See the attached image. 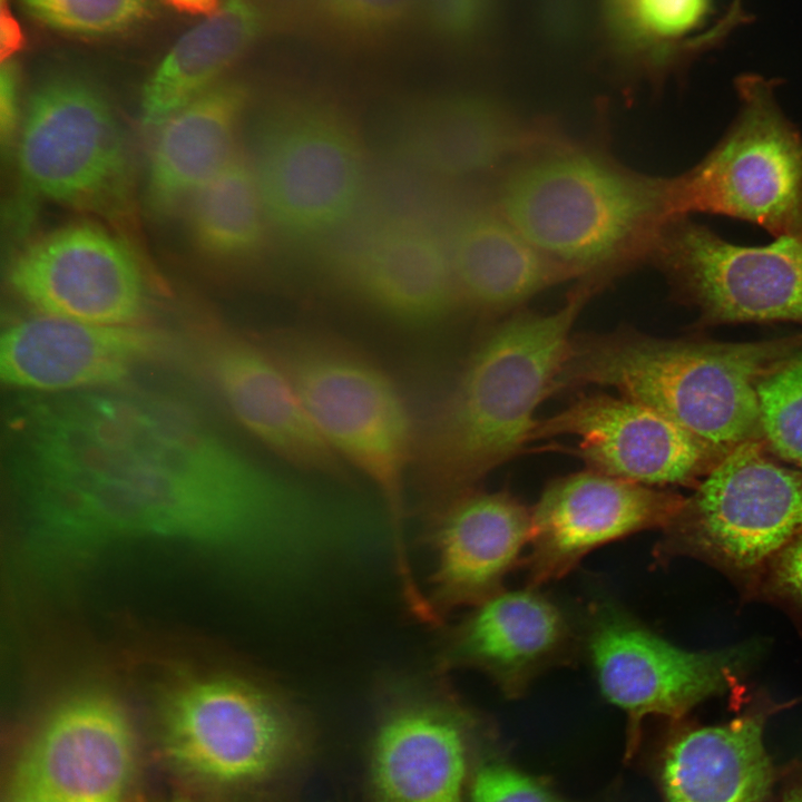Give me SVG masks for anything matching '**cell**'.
<instances>
[{
    "label": "cell",
    "mask_w": 802,
    "mask_h": 802,
    "mask_svg": "<svg viewBox=\"0 0 802 802\" xmlns=\"http://www.w3.org/2000/svg\"><path fill=\"white\" fill-rule=\"evenodd\" d=\"M8 472L43 549L111 541L217 547L299 538L314 491L168 398L117 385L48 394L9 422Z\"/></svg>",
    "instance_id": "obj_1"
},
{
    "label": "cell",
    "mask_w": 802,
    "mask_h": 802,
    "mask_svg": "<svg viewBox=\"0 0 802 802\" xmlns=\"http://www.w3.org/2000/svg\"><path fill=\"white\" fill-rule=\"evenodd\" d=\"M602 283L586 277L558 310L516 314L473 349L418 434L414 464L436 507L532 441L536 410L554 392L570 331Z\"/></svg>",
    "instance_id": "obj_2"
},
{
    "label": "cell",
    "mask_w": 802,
    "mask_h": 802,
    "mask_svg": "<svg viewBox=\"0 0 802 802\" xmlns=\"http://www.w3.org/2000/svg\"><path fill=\"white\" fill-rule=\"evenodd\" d=\"M492 203L542 253L599 278L649 258L664 228L685 217L677 176L637 172L560 136L506 168Z\"/></svg>",
    "instance_id": "obj_3"
},
{
    "label": "cell",
    "mask_w": 802,
    "mask_h": 802,
    "mask_svg": "<svg viewBox=\"0 0 802 802\" xmlns=\"http://www.w3.org/2000/svg\"><path fill=\"white\" fill-rule=\"evenodd\" d=\"M801 343L802 336L721 343L632 331L571 340L554 392L579 384L612 388L664 413L724 456L763 440L757 384Z\"/></svg>",
    "instance_id": "obj_4"
},
{
    "label": "cell",
    "mask_w": 802,
    "mask_h": 802,
    "mask_svg": "<svg viewBox=\"0 0 802 802\" xmlns=\"http://www.w3.org/2000/svg\"><path fill=\"white\" fill-rule=\"evenodd\" d=\"M263 344L321 437L376 490L392 534L397 575L410 576L405 489L418 431L400 389L373 359L324 332L276 329Z\"/></svg>",
    "instance_id": "obj_5"
},
{
    "label": "cell",
    "mask_w": 802,
    "mask_h": 802,
    "mask_svg": "<svg viewBox=\"0 0 802 802\" xmlns=\"http://www.w3.org/2000/svg\"><path fill=\"white\" fill-rule=\"evenodd\" d=\"M253 170L266 216L302 238L326 234L351 215L365 164L356 129L339 107L291 95L258 117Z\"/></svg>",
    "instance_id": "obj_6"
},
{
    "label": "cell",
    "mask_w": 802,
    "mask_h": 802,
    "mask_svg": "<svg viewBox=\"0 0 802 802\" xmlns=\"http://www.w3.org/2000/svg\"><path fill=\"white\" fill-rule=\"evenodd\" d=\"M160 746L186 776L242 788L282 774L303 742L301 722L268 689L226 675L193 677L166 694Z\"/></svg>",
    "instance_id": "obj_7"
},
{
    "label": "cell",
    "mask_w": 802,
    "mask_h": 802,
    "mask_svg": "<svg viewBox=\"0 0 802 802\" xmlns=\"http://www.w3.org/2000/svg\"><path fill=\"white\" fill-rule=\"evenodd\" d=\"M779 81L742 74L736 117L694 167L677 175L682 214L746 221L779 237L802 238V135L780 107Z\"/></svg>",
    "instance_id": "obj_8"
},
{
    "label": "cell",
    "mask_w": 802,
    "mask_h": 802,
    "mask_svg": "<svg viewBox=\"0 0 802 802\" xmlns=\"http://www.w3.org/2000/svg\"><path fill=\"white\" fill-rule=\"evenodd\" d=\"M19 129L20 172L36 193L99 212L121 205L128 164L124 136L91 82L72 74L46 78L33 90Z\"/></svg>",
    "instance_id": "obj_9"
},
{
    "label": "cell",
    "mask_w": 802,
    "mask_h": 802,
    "mask_svg": "<svg viewBox=\"0 0 802 802\" xmlns=\"http://www.w3.org/2000/svg\"><path fill=\"white\" fill-rule=\"evenodd\" d=\"M651 258L704 325L802 323V238L735 245L685 216L664 228Z\"/></svg>",
    "instance_id": "obj_10"
},
{
    "label": "cell",
    "mask_w": 802,
    "mask_h": 802,
    "mask_svg": "<svg viewBox=\"0 0 802 802\" xmlns=\"http://www.w3.org/2000/svg\"><path fill=\"white\" fill-rule=\"evenodd\" d=\"M762 446L744 442L714 463L667 526L674 538L747 569L802 530V470L775 462Z\"/></svg>",
    "instance_id": "obj_11"
},
{
    "label": "cell",
    "mask_w": 802,
    "mask_h": 802,
    "mask_svg": "<svg viewBox=\"0 0 802 802\" xmlns=\"http://www.w3.org/2000/svg\"><path fill=\"white\" fill-rule=\"evenodd\" d=\"M135 760L121 705L106 693L80 691L57 703L26 741L8 802H120Z\"/></svg>",
    "instance_id": "obj_12"
},
{
    "label": "cell",
    "mask_w": 802,
    "mask_h": 802,
    "mask_svg": "<svg viewBox=\"0 0 802 802\" xmlns=\"http://www.w3.org/2000/svg\"><path fill=\"white\" fill-rule=\"evenodd\" d=\"M586 624V648L599 688L627 714L630 753L647 715L679 717L732 686L731 655L682 649L614 603L591 605Z\"/></svg>",
    "instance_id": "obj_13"
},
{
    "label": "cell",
    "mask_w": 802,
    "mask_h": 802,
    "mask_svg": "<svg viewBox=\"0 0 802 802\" xmlns=\"http://www.w3.org/2000/svg\"><path fill=\"white\" fill-rule=\"evenodd\" d=\"M14 292L40 314L96 324H134L146 286L129 248L106 229L77 223L23 250L10 267Z\"/></svg>",
    "instance_id": "obj_14"
},
{
    "label": "cell",
    "mask_w": 802,
    "mask_h": 802,
    "mask_svg": "<svg viewBox=\"0 0 802 802\" xmlns=\"http://www.w3.org/2000/svg\"><path fill=\"white\" fill-rule=\"evenodd\" d=\"M558 136L491 95L460 92L401 108L384 139L402 163L437 178L459 180L506 169Z\"/></svg>",
    "instance_id": "obj_15"
},
{
    "label": "cell",
    "mask_w": 802,
    "mask_h": 802,
    "mask_svg": "<svg viewBox=\"0 0 802 802\" xmlns=\"http://www.w3.org/2000/svg\"><path fill=\"white\" fill-rule=\"evenodd\" d=\"M685 500L651 486L594 470L551 481L531 509V586L568 574L594 549L638 531L668 526Z\"/></svg>",
    "instance_id": "obj_16"
},
{
    "label": "cell",
    "mask_w": 802,
    "mask_h": 802,
    "mask_svg": "<svg viewBox=\"0 0 802 802\" xmlns=\"http://www.w3.org/2000/svg\"><path fill=\"white\" fill-rule=\"evenodd\" d=\"M578 439L590 470L646 486L687 483L723 456L656 409L626 397L594 394L538 420L532 440Z\"/></svg>",
    "instance_id": "obj_17"
},
{
    "label": "cell",
    "mask_w": 802,
    "mask_h": 802,
    "mask_svg": "<svg viewBox=\"0 0 802 802\" xmlns=\"http://www.w3.org/2000/svg\"><path fill=\"white\" fill-rule=\"evenodd\" d=\"M335 282L395 325L424 329L462 304L446 236L414 217H392L364 233L333 265Z\"/></svg>",
    "instance_id": "obj_18"
},
{
    "label": "cell",
    "mask_w": 802,
    "mask_h": 802,
    "mask_svg": "<svg viewBox=\"0 0 802 802\" xmlns=\"http://www.w3.org/2000/svg\"><path fill=\"white\" fill-rule=\"evenodd\" d=\"M163 348L159 333L39 314L1 336L0 374L10 387L48 394L117 385Z\"/></svg>",
    "instance_id": "obj_19"
},
{
    "label": "cell",
    "mask_w": 802,
    "mask_h": 802,
    "mask_svg": "<svg viewBox=\"0 0 802 802\" xmlns=\"http://www.w3.org/2000/svg\"><path fill=\"white\" fill-rule=\"evenodd\" d=\"M205 361L222 401L253 437L301 472L352 483V469L321 437L263 343L223 332L209 343Z\"/></svg>",
    "instance_id": "obj_20"
},
{
    "label": "cell",
    "mask_w": 802,
    "mask_h": 802,
    "mask_svg": "<svg viewBox=\"0 0 802 802\" xmlns=\"http://www.w3.org/2000/svg\"><path fill=\"white\" fill-rule=\"evenodd\" d=\"M475 720L447 694L391 708L372 745L373 802H463Z\"/></svg>",
    "instance_id": "obj_21"
},
{
    "label": "cell",
    "mask_w": 802,
    "mask_h": 802,
    "mask_svg": "<svg viewBox=\"0 0 802 802\" xmlns=\"http://www.w3.org/2000/svg\"><path fill=\"white\" fill-rule=\"evenodd\" d=\"M434 515V609L476 606L502 590L529 544L531 510L507 491L472 489L438 506Z\"/></svg>",
    "instance_id": "obj_22"
},
{
    "label": "cell",
    "mask_w": 802,
    "mask_h": 802,
    "mask_svg": "<svg viewBox=\"0 0 802 802\" xmlns=\"http://www.w3.org/2000/svg\"><path fill=\"white\" fill-rule=\"evenodd\" d=\"M570 637L566 615L545 595L534 588L502 589L453 629L443 662L479 668L508 697H518L561 658Z\"/></svg>",
    "instance_id": "obj_23"
},
{
    "label": "cell",
    "mask_w": 802,
    "mask_h": 802,
    "mask_svg": "<svg viewBox=\"0 0 802 802\" xmlns=\"http://www.w3.org/2000/svg\"><path fill=\"white\" fill-rule=\"evenodd\" d=\"M713 0H600L607 51L626 75L659 85L751 20L743 0L703 30Z\"/></svg>",
    "instance_id": "obj_24"
},
{
    "label": "cell",
    "mask_w": 802,
    "mask_h": 802,
    "mask_svg": "<svg viewBox=\"0 0 802 802\" xmlns=\"http://www.w3.org/2000/svg\"><path fill=\"white\" fill-rule=\"evenodd\" d=\"M448 232L462 304L480 312L512 310L547 287L578 276L530 243L493 203L467 207Z\"/></svg>",
    "instance_id": "obj_25"
},
{
    "label": "cell",
    "mask_w": 802,
    "mask_h": 802,
    "mask_svg": "<svg viewBox=\"0 0 802 802\" xmlns=\"http://www.w3.org/2000/svg\"><path fill=\"white\" fill-rule=\"evenodd\" d=\"M248 98L243 84L218 82L160 124L146 187L153 209L167 213L188 203L234 159Z\"/></svg>",
    "instance_id": "obj_26"
},
{
    "label": "cell",
    "mask_w": 802,
    "mask_h": 802,
    "mask_svg": "<svg viewBox=\"0 0 802 802\" xmlns=\"http://www.w3.org/2000/svg\"><path fill=\"white\" fill-rule=\"evenodd\" d=\"M763 724L762 715L745 714L678 735L663 764L667 802H766L773 772Z\"/></svg>",
    "instance_id": "obj_27"
},
{
    "label": "cell",
    "mask_w": 802,
    "mask_h": 802,
    "mask_svg": "<svg viewBox=\"0 0 802 802\" xmlns=\"http://www.w3.org/2000/svg\"><path fill=\"white\" fill-rule=\"evenodd\" d=\"M266 18L262 0H223L185 32L144 86V127L157 129L174 111L217 85L263 33Z\"/></svg>",
    "instance_id": "obj_28"
},
{
    "label": "cell",
    "mask_w": 802,
    "mask_h": 802,
    "mask_svg": "<svg viewBox=\"0 0 802 802\" xmlns=\"http://www.w3.org/2000/svg\"><path fill=\"white\" fill-rule=\"evenodd\" d=\"M187 207L190 242L205 257L241 263L262 250L265 209L253 167L239 155L197 190Z\"/></svg>",
    "instance_id": "obj_29"
},
{
    "label": "cell",
    "mask_w": 802,
    "mask_h": 802,
    "mask_svg": "<svg viewBox=\"0 0 802 802\" xmlns=\"http://www.w3.org/2000/svg\"><path fill=\"white\" fill-rule=\"evenodd\" d=\"M757 402L765 446L802 470V343L761 378Z\"/></svg>",
    "instance_id": "obj_30"
},
{
    "label": "cell",
    "mask_w": 802,
    "mask_h": 802,
    "mask_svg": "<svg viewBox=\"0 0 802 802\" xmlns=\"http://www.w3.org/2000/svg\"><path fill=\"white\" fill-rule=\"evenodd\" d=\"M38 22L78 38L99 39L133 31L151 18V0H20Z\"/></svg>",
    "instance_id": "obj_31"
},
{
    "label": "cell",
    "mask_w": 802,
    "mask_h": 802,
    "mask_svg": "<svg viewBox=\"0 0 802 802\" xmlns=\"http://www.w3.org/2000/svg\"><path fill=\"white\" fill-rule=\"evenodd\" d=\"M422 0H330L321 23L351 40H374L398 31Z\"/></svg>",
    "instance_id": "obj_32"
},
{
    "label": "cell",
    "mask_w": 802,
    "mask_h": 802,
    "mask_svg": "<svg viewBox=\"0 0 802 802\" xmlns=\"http://www.w3.org/2000/svg\"><path fill=\"white\" fill-rule=\"evenodd\" d=\"M502 0H422L429 32L443 45L466 48L491 36Z\"/></svg>",
    "instance_id": "obj_33"
},
{
    "label": "cell",
    "mask_w": 802,
    "mask_h": 802,
    "mask_svg": "<svg viewBox=\"0 0 802 802\" xmlns=\"http://www.w3.org/2000/svg\"><path fill=\"white\" fill-rule=\"evenodd\" d=\"M471 802H559L531 776L505 764L490 763L476 773Z\"/></svg>",
    "instance_id": "obj_34"
},
{
    "label": "cell",
    "mask_w": 802,
    "mask_h": 802,
    "mask_svg": "<svg viewBox=\"0 0 802 802\" xmlns=\"http://www.w3.org/2000/svg\"><path fill=\"white\" fill-rule=\"evenodd\" d=\"M19 120V72L13 59L1 61L0 134L2 145L11 144Z\"/></svg>",
    "instance_id": "obj_35"
},
{
    "label": "cell",
    "mask_w": 802,
    "mask_h": 802,
    "mask_svg": "<svg viewBox=\"0 0 802 802\" xmlns=\"http://www.w3.org/2000/svg\"><path fill=\"white\" fill-rule=\"evenodd\" d=\"M774 580L783 591L802 600V530L776 555Z\"/></svg>",
    "instance_id": "obj_36"
},
{
    "label": "cell",
    "mask_w": 802,
    "mask_h": 802,
    "mask_svg": "<svg viewBox=\"0 0 802 802\" xmlns=\"http://www.w3.org/2000/svg\"><path fill=\"white\" fill-rule=\"evenodd\" d=\"M0 53L1 61L12 56L23 46L25 38L20 26L12 14L9 2L0 0Z\"/></svg>",
    "instance_id": "obj_37"
},
{
    "label": "cell",
    "mask_w": 802,
    "mask_h": 802,
    "mask_svg": "<svg viewBox=\"0 0 802 802\" xmlns=\"http://www.w3.org/2000/svg\"><path fill=\"white\" fill-rule=\"evenodd\" d=\"M173 8L190 13L208 16L214 12L223 0H165Z\"/></svg>",
    "instance_id": "obj_38"
},
{
    "label": "cell",
    "mask_w": 802,
    "mask_h": 802,
    "mask_svg": "<svg viewBox=\"0 0 802 802\" xmlns=\"http://www.w3.org/2000/svg\"><path fill=\"white\" fill-rule=\"evenodd\" d=\"M782 802H802V783L792 785L784 793Z\"/></svg>",
    "instance_id": "obj_39"
}]
</instances>
